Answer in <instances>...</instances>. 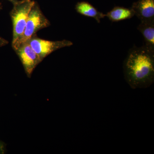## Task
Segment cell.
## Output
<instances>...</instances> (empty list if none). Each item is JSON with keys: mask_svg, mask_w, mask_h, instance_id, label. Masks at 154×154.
I'll list each match as a JSON object with an SVG mask.
<instances>
[{"mask_svg": "<svg viewBox=\"0 0 154 154\" xmlns=\"http://www.w3.org/2000/svg\"><path fill=\"white\" fill-rule=\"evenodd\" d=\"M125 81L132 89L149 88L154 82V51L143 45L129 50L123 65Z\"/></svg>", "mask_w": 154, "mask_h": 154, "instance_id": "1", "label": "cell"}, {"mask_svg": "<svg viewBox=\"0 0 154 154\" xmlns=\"http://www.w3.org/2000/svg\"><path fill=\"white\" fill-rule=\"evenodd\" d=\"M35 3L32 0H16L13 2L14 7L10 14L13 26V48L23 34L29 13Z\"/></svg>", "mask_w": 154, "mask_h": 154, "instance_id": "2", "label": "cell"}, {"mask_svg": "<svg viewBox=\"0 0 154 154\" xmlns=\"http://www.w3.org/2000/svg\"><path fill=\"white\" fill-rule=\"evenodd\" d=\"M50 25L49 21L42 13L38 4L35 2L29 13L23 34L13 49L16 50L19 46L35 36L38 30L47 28Z\"/></svg>", "mask_w": 154, "mask_h": 154, "instance_id": "3", "label": "cell"}, {"mask_svg": "<svg viewBox=\"0 0 154 154\" xmlns=\"http://www.w3.org/2000/svg\"><path fill=\"white\" fill-rule=\"evenodd\" d=\"M27 42L38 54L42 60L54 51L63 48L72 46L73 45L72 42L69 40L48 41L38 38L36 35Z\"/></svg>", "mask_w": 154, "mask_h": 154, "instance_id": "4", "label": "cell"}, {"mask_svg": "<svg viewBox=\"0 0 154 154\" xmlns=\"http://www.w3.org/2000/svg\"><path fill=\"white\" fill-rule=\"evenodd\" d=\"M15 51L23 65L26 74L30 77L34 69L42 60L28 42L19 46Z\"/></svg>", "mask_w": 154, "mask_h": 154, "instance_id": "5", "label": "cell"}, {"mask_svg": "<svg viewBox=\"0 0 154 154\" xmlns=\"http://www.w3.org/2000/svg\"><path fill=\"white\" fill-rule=\"evenodd\" d=\"M131 8L141 22L154 20V0H138Z\"/></svg>", "mask_w": 154, "mask_h": 154, "instance_id": "6", "label": "cell"}, {"mask_svg": "<svg viewBox=\"0 0 154 154\" xmlns=\"http://www.w3.org/2000/svg\"><path fill=\"white\" fill-rule=\"evenodd\" d=\"M137 29L143 36V45L154 51V20L141 22Z\"/></svg>", "mask_w": 154, "mask_h": 154, "instance_id": "7", "label": "cell"}, {"mask_svg": "<svg viewBox=\"0 0 154 154\" xmlns=\"http://www.w3.org/2000/svg\"><path fill=\"white\" fill-rule=\"evenodd\" d=\"M75 9L77 13L83 16L93 18L99 23L101 22V19L105 17V14L98 11L88 2H79L76 5Z\"/></svg>", "mask_w": 154, "mask_h": 154, "instance_id": "8", "label": "cell"}, {"mask_svg": "<svg viewBox=\"0 0 154 154\" xmlns=\"http://www.w3.org/2000/svg\"><path fill=\"white\" fill-rule=\"evenodd\" d=\"M134 16V12L131 8H127L119 6L114 7L105 14V17H107L112 22H118L130 19Z\"/></svg>", "mask_w": 154, "mask_h": 154, "instance_id": "9", "label": "cell"}, {"mask_svg": "<svg viewBox=\"0 0 154 154\" xmlns=\"http://www.w3.org/2000/svg\"><path fill=\"white\" fill-rule=\"evenodd\" d=\"M6 146L4 143L0 141V154H4L5 153Z\"/></svg>", "mask_w": 154, "mask_h": 154, "instance_id": "10", "label": "cell"}, {"mask_svg": "<svg viewBox=\"0 0 154 154\" xmlns=\"http://www.w3.org/2000/svg\"><path fill=\"white\" fill-rule=\"evenodd\" d=\"M8 43V42L6 40V39L0 37V47L5 46Z\"/></svg>", "mask_w": 154, "mask_h": 154, "instance_id": "11", "label": "cell"}, {"mask_svg": "<svg viewBox=\"0 0 154 154\" xmlns=\"http://www.w3.org/2000/svg\"><path fill=\"white\" fill-rule=\"evenodd\" d=\"M9 1H11V2H14V1H16V0H9Z\"/></svg>", "mask_w": 154, "mask_h": 154, "instance_id": "12", "label": "cell"}, {"mask_svg": "<svg viewBox=\"0 0 154 154\" xmlns=\"http://www.w3.org/2000/svg\"></svg>", "mask_w": 154, "mask_h": 154, "instance_id": "13", "label": "cell"}]
</instances>
